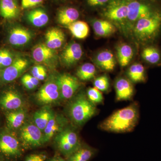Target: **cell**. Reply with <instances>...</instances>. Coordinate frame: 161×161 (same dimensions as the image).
Segmentation results:
<instances>
[{
	"instance_id": "cell-39",
	"label": "cell",
	"mask_w": 161,
	"mask_h": 161,
	"mask_svg": "<svg viewBox=\"0 0 161 161\" xmlns=\"http://www.w3.org/2000/svg\"><path fill=\"white\" fill-rule=\"evenodd\" d=\"M109 0H87L89 5L92 6H103Z\"/></svg>"
},
{
	"instance_id": "cell-25",
	"label": "cell",
	"mask_w": 161,
	"mask_h": 161,
	"mask_svg": "<svg viewBox=\"0 0 161 161\" xmlns=\"http://www.w3.org/2000/svg\"><path fill=\"white\" fill-rule=\"evenodd\" d=\"M93 27L95 33L99 36H108L116 31L115 26L108 20H95L93 22Z\"/></svg>"
},
{
	"instance_id": "cell-38",
	"label": "cell",
	"mask_w": 161,
	"mask_h": 161,
	"mask_svg": "<svg viewBox=\"0 0 161 161\" xmlns=\"http://www.w3.org/2000/svg\"><path fill=\"white\" fill-rule=\"evenodd\" d=\"M45 69L42 65H36L32 68L31 70L32 75L34 77L37 78L38 75H40Z\"/></svg>"
},
{
	"instance_id": "cell-2",
	"label": "cell",
	"mask_w": 161,
	"mask_h": 161,
	"mask_svg": "<svg viewBox=\"0 0 161 161\" xmlns=\"http://www.w3.org/2000/svg\"><path fill=\"white\" fill-rule=\"evenodd\" d=\"M69 104L68 113L75 125L81 126L98 112L96 105L92 103L84 92L75 95Z\"/></svg>"
},
{
	"instance_id": "cell-9",
	"label": "cell",
	"mask_w": 161,
	"mask_h": 161,
	"mask_svg": "<svg viewBox=\"0 0 161 161\" xmlns=\"http://www.w3.org/2000/svg\"><path fill=\"white\" fill-rule=\"evenodd\" d=\"M56 81L60 90L61 98L64 100L73 98L80 86L78 78L69 74L59 75L56 78Z\"/></svg>"
},
{
	"instance_id": "cell-29",
	"label": "cell",
	"mask_w": 161,
	"mask_h": 161,
	"mask_svg": "<svg viewBox=\"0 0 161 161\" xmlns=\"http://www.w3.org/2000/svg\"><path fill=\"white\" fill-rule=\"evenodd\" d=\"M117 58L120 66H127L130 63L133 55L132 47L128 44H123L117 48Z\"/></svg>"
},
{
	"instance_id": "cell-14",
	"label": "cell",
	"mask_w": 161,
	"mask_h": 161,
	"mask_svg": "<svg viewBox=\"0 0 161 161\" xmlns=\"http://www.w3.org/2000/svg\"><path fill=\"white\" fill-rule=\"evenodd\" d=\"M83 54L80 44L78 43H70L65 47L61 54L62 62L67 66L74 65L79 61Z\"/></svg>"
},
{
	"instance_id": "cell-15",
	"label": "cell",
	"mask_w": 161,
	"mask_h": 161,
	"mask_svg": "<svg viewBox=\"0 0 161 161\" xmlns=\"http://www.w3.org/2000/svg\"><path fill=\"white\" fill-rule=\"evenodd\" d=\"M23 105V98L15 91H7L0 98V106L6 110L14 111L19 109Z\"/></svg>"
},
{
	"instance_id": "cell-40",
	"label": "cell",
	"mask_w": 161,
	"mask_h": 161,
	"mask_svg": "<svg viewBox=\"0 0 161 161\" xmlns=\"http://www.w3.org/2000/svg\"><path fill=\"white\" fill-rule=\"evenodd\" d=\"M26 75L28 79L32 82L33 84L36 87L38 86L39 82H40V80H38L37 78L34 77L32 75H28V74H26Z\"/></svg>"
},
{
	"instance_id": "cell-24",
	"label": "cell",
	"mask_w": 161,
	"mask_h": 161,
	"mask_svg": "<svg viewBox=\"0 0 161 161\" xmlns=\"http://www.w3.org/2000/svg\"><path fill=\"white\" fill-rule=\"evenodd\" d=\"M26 115V111L22 108L14 110L7 113L6 120L8 126L12 129L21 128L24 124Z\"/></svg>"
},
{
	"instance_id": "cell-23",
	"label": "cell",
	"mask_w": 161,
	"mask_h": 161,
	"mask_svg": "<svg viewBox=\"0 0 161 161\" xmlns=\"http://www.w3.org/2000/svg\"><path fill=\"white\" fill-rule=\"evenodd\" d=\"M79 17V13L75 8L67 7L60 9L58 14V23L68 26L77 21Z\"/></svg>"
},
{
	"instance_id": "cell-10",
	"label": "cell",
	"mask_w": 161,
	"mask_h": 161,
	"mask_svg": "<svg viewBox=\"0 0 161 161\" xmlns=\"http://www.w3.org/2000/svg\"><path fill=\"white\" fill-rule=\"evenodd\" d=\"M60 98V90L56 79L47 81L36 95V98L39 103L46 105L57 102Z\"/></svg>"
},
{
	"instance_id": "cell-13",
	"label": "cell",
	"mask_w": 161,
	"mask_h": 161,
	"mask_svg": "<svg viewBox=\"0 0 161 161\" xmlns=\"http://www.w3.org/2000/svg\"><path fill=\"white\" fill-rule=\"evenodd\" d=\"M115 89L117 101L131 100L134 95V88L132 82L127 78H118L115 82Z\"/></svg>"
},
{
	"instance_id": "cell-1",
	"label": "cell",
	"mask_w": 161,
	"mask_h": 161,
	"mask_svg": "<svg viewBox=\"0 0 161 161\" xmlns=\"http://www.w3.org/2000/svg\"><path fill=\"white\" fill-rule=\"evenodd\" d=\"M139 105L136 102L115 111L100 123V130L113 133L132 132L138 124L140 117Z\"/></svg>"
},
{
	"instance_id": "cell-8",
	"label": "cell",
	"mask_w": 161,
	"mask_h": 161,
	"mask_svg": "<svg viewBox=\"0 0 161 161\" xmlns=\"http://www.w3.org/2000/svg\"><path fill=\"white\" fill-rule=\"evenodd\" d=\"M23 149L21 142L12 134L4 133L0 136V153L6 157L19 158Z\"/></svg>"
},
{
	"instance_id": "cell-21",
	"label": "cell",
	"mask_w": 161,
	"mask_h": 161,
	"mask_svg": "<svg viewBox=\"0 0 161 161\" xmlns=\"http://www.w3.org/2000/svg\"><path fill=\"white\" fill-rule=\"evenodd\" d=\"M95 62L102 69L107 71L113 70L116 64L114 56L109 51H103L99 53L96 56Z\"/></svg>"
},
{
	"instance_id": "cell-20",
	"label": "cell",
	"mask_w": 161,
	"mask_h": 161,
	"mask_svg": "<svg viewBox=\"0 0 161 161\" xmlns=\"http://www.w3.org/2000/svg\"><path fill=\"white\" fill-rule=\"evenodd\" d=\"M19 9L14 0H0V14L7 19L17 17Z\"/></svg>"
},
{
	"instance_id": "cell-17",
	"label": "cell",
	"mask_w": 161,
	"mask_h": 161,
	"mask_svg": "<svg viewBox=\"0 0 161 161\" xmlns=\"http://www.w3.org/2000/svg\"><path fill=\"white\" fill-rule=\"evenodd\" d=\"M98 152V150L94 147L82 144L78 150L65 159L66 161H89Z\"/></svg>"
},
{
	"instance_id": "cell-43",
	"label": "cell",
	"mask_w": 161,
	"mask_h": 161,
	"mask_svg": "<svg viewBox=\"0 0 161 161\" xmlns=\"http://www.w3.org/2000/svg\"><path fill=\"white\" fill-rule=\"evenodd\" d=\"M3 50H0V66L2 64V61H3Z\"/></svg>"
},
{
	"instance_id": "cell-42",
	"label": "cell",
	"mask_w": 161,
	"mask_h": 161,
	"mask_svg": "<svg viewBox=\"0 0 161 161\" xmlns=\"http://www.w3.org/2000/svg\"><path fill=\"white\" fill-rule=\"evenodd\" d=\"M47 76V72L46 69L44 70L41 73L38 75L37 79L39 80H44L45 79Z\"/></svg>"
},
{
	"instance_id": "cell-33",
	"label": "cell",
	"mask_w": 161,
	"mask_h": 161,
	"mask_svg": "<svg viewBox=\"0 0 161 161\" xmlns=\"http://www.w3.org/2000/svg\"><path fill=\"white\" fill-rule=\"evenodd\" d=\"M94 87L101 92H107L109 89L110 82L108 76L103 75L95 78L94 81Z\"/></svg>"
},
{
	"instance_id": "cell-4",
	"label": "cell",
	"mask_w": 161,
	"mask_h": 161,
	"mask_svg": "<svg viewBox=\"0 0 161 161\" xmlns=\"http://www.w3.org/2000/svg\"><path fill=\"white\" fill-rule=\"evenodd\" d=\"M57 150L65 158L76 151L82 145L77 132L73 128L66 127L55 137Z\"/></svg>"
},
{
	"instance_id": "cell-27",
	"label": "cell",
	"mask_w": 161,
	"mask_h": 161,
	"mask_svg": "<svg viewBox=\"0 0 161 161\" xmlns=\"http://www.w3.org/2000/svg\"><path fill=\"white\" fill-rule=\"evenodd\" d=\"M128 78L133 83H141L146 81V70L143 65L139 63H136L130 67L127 71Z\"/></svg>"
},
{
	"instance_id": "cell-41",
	"label": "cell",
	"mask_w": 161,
	"mask_h": 161,
	"mask_svg": "<svg viewBox=\"0 0 161 161\" xmlns=\"http://www.w3.org/2000/svg\"><path fill=\"white\" fill-rule=\"evenodd\" d=\"M47 161H66V159L63 158L60 156L56 154Z\"/></svg>"
},
{
	"instance_id": "cell-34",
	"label": "cell",
	"mask_w": 161,
	"mask_h": 161,
	"mask_svg": "<svg viewBox=\"0 0 161 161\" xmlns=\"http://www.w3.org/2000/svg\"><path fill=\"white\" fill-rule=\"evenodd\" d=\"M12 55L10 52L7 50H3V61L0 67L6 68L9 66L13 62Z\"/></svg>"
},
{
	"instance_id": "cell-37",
	"label": "cell",
	"mask_w": 161,
	"mask_h": 161,
	"mask_svg": "<svg viewBox=\"0 0 161 161\" xmlns=\"http://www.w3.org/2000/svg\"><path fill=\"white\" fill-rule=\"evenodd\" d=\"M21 81H22V83H23V86H24L26 88H27V89L32 90L34 89L35 87H36V86L33 84L32 82L28 79L26 75H24V76L22 77Z\"/></svg>"
},
{
	"instance_id": "cell-3",
	"label": "cell",
	"mask_w": 161,
	"mask_h": 161,
	"mask_svg": "<svg viewBox=\"0 0 161 161\" xmlns=\"http://www.w3.org/2000/svg\"><path fill=\"white\" fill-rule=\"evenodd\" d=\"M161 28V11L156 10L152 14L137 21L133 27L136 40L148 43L155 39Z\"/></svg>"
},
{
	"instance_id": "cell-7",
	"label": "cell",
	"mask_w": 161,
	"mask_h": 161,
	"mask_svg": "<svg viewBox=\"0 0 161 161\" xmlns=\"http://www.w3.org/2000/svg\"><path fill=\"white\" fill-rule=\"evenodd\" d=\"M128 14V1L111 0L104 11L103 15L108 19L115 23L126 22Z\"/></svg>"
},
{
	"instance_id": "cell-36",
	"label": "cell",
	"mask_w": 161,
	"mask_h": 161,
	"mask_svg": "<svg viewBox=\"0 0 161 161\" xmlns=\"http://www.w3.org/2000/svg\"><path fill=\"white\" fill-rule=\"evenodd\" d=\"M43 0H22V8L27 9L38 6L43 3Z\"/></svg>"
},
{
	"instance_id": "cell-28",
	"label": "cell",
	"mask_w": 161,
	"mask_h": 161,
	"mask_svg": "<svg viewBox=\"0 0 161 161\" xmlns=\"http://www.w3.org/2000/svg\"><path fill=\"white\" fill-rule=\"evenodd\" d=\"M68 28L75 37L84 39L88 36L89 27L87 23L82 21H76L67 26Z\"/></svg>"
},
{
	"instance_id": "cell-16",
	"label": "cell",
	"mask_w": 161,
	"mask_h": 161,
	"mask_svg": "<svg viewBox=\"0 0 161 161\" xmlns=\"http://www.w3.org/2000/svg\"><path fill=\"white\" fill-rule=\"evenodd\" d=\"M31 33L28 30L20 26L13 27L9 33L8 40L13 46L25 45L31 40Z\"/></svg>"
},
{
	"instance_id": "cell-26",
	"label": "cell",
	"mask_w": 161,
	"mask_h": 161,
	"mask_svg": "<svg viewBox=\"0 0 161 161\" xmlns=\"http://www.w3.org/2000/svg\"><path fill=\"white\" fill-rule=\"evenodd\" d=\"M27 19L30 23L36 27H42L48 23L49 18L46 12L43 9L37 8L29 12Z\"/></svg>"
},
{
	"instance_id": "cell-12",
	"label": "cell",
	"mask_w": 161,
	"mask_h": 161,
	"mask_svg": "<svg viewBox=\"0 0 161 161\" xmlns=\"http://www.w3.org/2000/svg\"><path fill=\"white\" fill-rule=\"evenodd\" d=\"M28 65V62L26 59L22 58H16L11 64L5 68L2 71L1 78L4 82L13 81L18 78Z\"/></svg>"
},
{
	"instance_id": "cell-11",
	"label": "cell",
	"mask_w": 161,
	"mask_h": 161,
	"mask_svg": "<svg viewBox=\"0 0 161 161\" xmlns=\"http://www.w3.org/2000/svg\"><path fill=\"white\" fill-rule=\"evenodd\" d=\"M68 124V120L62 115L55 114L50 119L43 131L45 143L51 140L58 133L65 129Z\"/></svg>"
},
{
	"instance_id": "cell-19",
	"label": "cell",
	"mask_w": 161,
	"mask_h": 161,
	"mask_svg": "<svg viewBox=\"0 0 161 161\" xmlns=\"http://www.w3.org/2000/svg\"><path fill=\"white\" fill-rule=\"evenodd\" d=\"M47 46L52 49H56L62 46L65 35L61 29L53 27L47 31L45 35Z\"/></svg>"
},
{
	"instance_id": "cell-35",
	"label": "cell",
	"mask_w": 161,
	"mask_h": 161,
	"mask_svg": "<svg viewBox=\"0 0 161 161\" xmlns=\"http://www.w3.org/2000/svg\"><path fill=\"white\" fill-rule=\"evenodd\" d=\"M47 158L46 153H32L26 157L24 161H45Z\"/></svg>"
},
{
	"instance_id": "cell-18",
	"label": "cell",
	"mask_w": 161,
	"mask_h": 161,
	"mask_svg": "<svg viewBox=\"0 0 161 161\" xmlns=\"http://www.w3.org/2000/svg\"><path fill=\"white\" fill-rule=\"evenodd\" d=\"M32 56L35 61L40 63H49L55 58L53 50L51 49L46 44L40 43L33 49Z\"/></svg>"
},
{
	"instance_id": "cell-22",
	"label": "cell",
	"mask_w": 161,
	"mask_h": 161,
	"mask_svg": "<svg viewBox=\"0 0 161 161\" xmlns=\"http://www.w3.org/2000/svg\"><path fill=\"white\" fill-rule=\"evenodd\" d=\"M53 114V112L50 108L44 107L36 111L34 114L33 123L43 132Z\"/></svg>"
},
{
	"instance_id": "cell-31",
	"label": "cell",
	"mask_w": 161,
	"mask_h": 161,
	"mask_svg": "<svg viewBox=\"0 0 161 161\" xmlns=\"http://www.w3.org/2000/svg\"><path fill=\"white\" fill-rule=\"evenodd\" d=\"M142 56L144 60L150 64H158L160 61V53L154 47H148L144 48L142 52Z\"/></svg>"
},
{
	"instance_id": "cell-5",
	"label": "cell",
	"mask_w": 161,
	"mask_h": 161,
	"mask_svg": "<svg viewBox=\"0 0 161 161\" xmlns=\"http://www.w3.org/2000/svg\"><path fill=\"white\" fill-rule=\"evenodd\" d=\"M20 142L23 149L38 148L45 144L43 131L33 123L24 124L20 130Z\"/></svg>"
},
{
	"instance_id": "cell-32",
	"label": "cell",
	"mask_w": 161,
	"mask_h": 161,
	"mask_svg": "<svg viewBox=\"0 0 161 161\" xmlns=\"http://www.w3.org/2000/svg\"><path fill=\"white\" fill-rule=\"evenodd\" d=\"M86 96L89 100L95 105L103 103L104 98L102 93L95 87L89 88L87 90Z\"/></svg>"
},
{
	"instance_id": "cell-30",
	"label": "cell",
	"mask_w": 161,
	"mask_h": 161,
	"mask_svg": "<svg viewBox=\"0 0 161 161\" xmlns=\"http://www.w3.org/2000/svg\"><path fill=\"white\" fill-rule=\"evenodd\" d=\"M96 68L92 63H86L78 69L76 73L77 77L80 80H89L95 78Z\"/></svg>"
},
{
	"instance_id": "cell-6",
	"label": "cell",
	"mask_w": 161,
	"mask_h": 161,
	"mask_svg": "<svg viewBox=\"0 0 161 161\" xmlns=\"http://www.w3.org/2000/svg\"><path fill=\"white\" fill-rule=\"evenodd\" d=\"M150 4L138 1H128V14L125 25L132 28L138 20L147 17L156 11Z\"/></svg>"
}]
</instances>
